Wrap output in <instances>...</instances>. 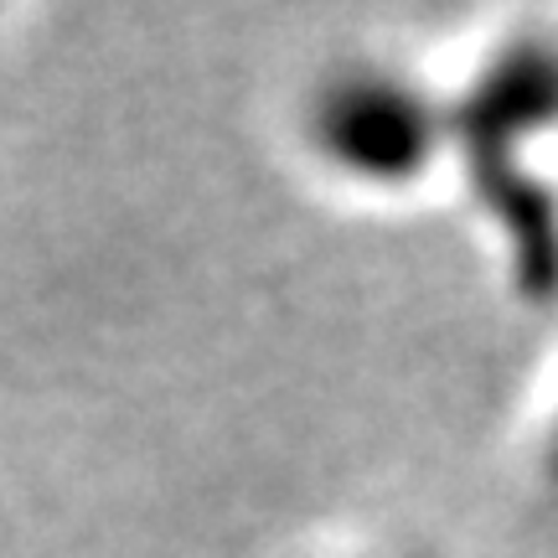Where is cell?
<instances>
[{
    "instance_id": "obj_1",
    "label": "cell",
    "mask_w": 558,
    "mask_h": 558,
    "mask_svg": "<svg viewBox=\"0 0 558 558\" xmlns=\"http://www.w3.org/2000/svg\"><path fill=\"white\" fill-rule=\"evenodd\" d=\"M548 120H554V58L538 41L512 47L501 62H492L456 114L465 177L507 228L522 284L533 295H543L554 275V218H548L543 181L527 177L522 166V140L538 135Z\"/></svg>"
},
{
    "instance_id": "obj_2",
    "label": "cell",
    "mask_w": 558,
    "mask_h": 558,
    "mask_svg": "<svg viewBox=\"0 0 558 558\" xmlns=\"http://www.w3.org/2000/svg\"><path fill=\"white\" fill-rule=\"evenodd\" d=\"M316 140L341 171L362 181L418 177L439 145L435 104L409 78L352 73L331 83L316 104Z\"/></svg>"
}]
</instances>
